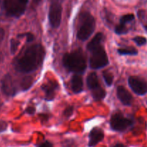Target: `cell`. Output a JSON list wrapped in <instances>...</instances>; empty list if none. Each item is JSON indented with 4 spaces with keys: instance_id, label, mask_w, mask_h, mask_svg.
Returning <instances> with one entry per match:
<instances>
[{
    "instance_id": "obj_1",
    "label": "cell",
    "mask_w": 147,
    "mask_h": 147,
    "mask_svg": "<svg viewBox=\"0 0 147 147\" xmlns=\"http://www.w3.org/2000/svg\"><path fill=\"white\" fill-rule=\"evenodd\" d=\"M45 57V50L40 44L29 47L22 55L15 62V69L20 73H31L42 64Z\"/></svg>"
},
{
    "instance_id": "obj_2",
    "label": "cell",
    "mask_w": 147,
    "mask_h": 147,
    "mask_svg": "<svg viewBox=\"0 0 147 147\" xmlns=\"http://www.w3.org/2000/svg\"><path fill=\"white\" fill-rule=\"evenodd\" d=\"M63 63L66 69L76 74H81L86 69V60L80 50L66 53L63 56Z\"/></svg>"
},
{
    "instance_id": "obj_3",
    "label": "cell",
    "mask_w": 147,
    "mask_h": 147,
    "mask_svg": "<svg viewBox=\"0 0 147 147\" xmlns=\"http://www.w3.org/2000/svg\"><path fill=\"white\" fill-rule=\"evenodd\" d=\"M95 27L94 17L88 12L83 13L80 17V24L77 32L78 39L81 41L88 40L94 32Z\"/></svg>"
},
{
    "instance_id": "obj_4",
    "label": "cell",
    "mask_w": 147,
    "mask_h": 147,
    "mask_svg": "<svg viewBox=\"0 0 147 147\" xmlns=\"http://www.w3.org/2000/svg\"><path fill=\"white\" fill-rule=\"evenodd\" d=\"M28 0H4V7L10 17H20L27 8Z\"/></svg>"
},
{
    "instance_id": "obj_5",
    "label": "cell",
    "mask_w": 147,
    "mask_h": 147,
    "mask_svg": "<svg viewBox=\"0 0 147 147\" xmlns=\"http://www.w3.org/2000/svg\"><path fill=\"white\" fill-rule=\"evenodd\" d=\"M90 66L93 69H100L109 64V57L101 45L91 52Z\"/></svg>"
},
{
    "instance_id": "obj_6",
    "label": "cell",
    "mask_w": 147,
    "mask_h": 147,
    "mask_svg": "<svg viewBox=\"0 0 147 147\" xmlns=\"http://www.w3.org/2000/svg\"><path fill=\"white\" fill-rule=\"evenodd\" d=\"M134 121L131 119L123 116L121 113H117L113 115L111 119V127L116 131H124L133 125Z\"/></svg>"
},
{
    "instance_id": "obj_7",
    "label": "cell",
    "mask_w": 147,
    "mask_h": 147,
    "mask_svg": "<svg viewBox=\"0 0 147 147\" xmlns=\"http://www.w3.org/2000/svg\"><path fill=\"white\" fill-rule=\"evenodd\" d=\"M62 18V7L60 3L54 1L50 5L49 10V21L53 28L60 26Z\"/></svg>"
},
{
    "instance_id": "obj_8",
    "label": "cell",
    "mask_w": 147,
    "mask_h": 147,
    "mask_svg": "<svg viewBox=\"0 0 147 147\" xmlns=\"http://www.w3.org/2000/svg\"><path fill=\"white\" fill-rule=\"evenodd\" d=\"M129 87L138 96L147 94V82L136 76H131L128 80Z\"/></svg>"
},
{
    "instance_id": "obj_9",
    "label": "cell",
    "mask_w": 147,
    "mask_h": 147,
    "mask_svg": "<svg viewBox=\"0 0 147 147\" xmlns=\"http://www.w3.org/2000/svg\"><path fill=\"white\" fill-rule=\"evenodd\" d=\"M1 90L7 96H13L15 95L17 92L15 85L10 75L7 74L1 80Z\"/></svg>"
},
{
    "instance_id": "obj_10",
    "label": "cell",
    "mask_w": 147,
    "mask_h": 147,
    "mask_svg": "<svg viewBox=\"0 0 147 147\" xmlns=\"http://www.w3.org/2000/svg\"><path fill=\"white\" fill-rule=\"evenodd\" d=\"M104 139V132L100 128L96 127L91 130L89 134L88 146L93 147Z\"/></svg>"
},
{
    "instance_id": "obj_11",
    "label": "cell",
    "mask_w": 147,
    "mask_h": 147,
    "mask_svg": "<svg viewBox=\"0 0 147 147\" xmlns=\"http://www.w3.org/2000/svg\"><path fill=\"white\" fill-rule=\"evenodd\" d=\"M117 96L121 102L125 106H131L133 102L132 95L126 88L122 86L117 88Z\"/></svg>"
},
{
    "instance_id": "obj_12",
    "label": "cell",
    "mask_w": 147,
    "mask_h": 147,
    "mask_svg": "<svg viewBox=\"0 0 147 147\" xmlns=\"http://www.w3.org/2000/svg\"><path fill=\"white\" fill-rule=\"evenodd\" d=\"M58 88V84L55 80H50L48 83L44 84L42 87L45 94V99L47 100H52L55 96V90Z\"/></svg>"
},
{
    "instance_id": "obj_13",
    "label": "cell",
    "mask_w": 147,
    "mask_h": 147,
    "mask_svg": "<svg viewBox=\"0 0 147 147\" xmlns=\"http://www.w3.org/2000/svg\"><path fill=\"white\" fill-rule=\"evenodd\" d=\"M72 90L75 93H79L83 90V83L82 77L78 74H76L72 77L71 79Z\"/></svg>"
},
{
    "instance_id": "obj_14",
    "label": "cell",
    "mask_w": 147,
    "mask_h": 147,
    "mask_svg": "<svg viewBox=\"0 0 147 147\" xmlns=\"http://www.w3.org/2000/svg\"><path fill=\"white\" fill-rule=\"evenodd\" d=\"M103 39V33L98 32L94 36L93 39H92L91 41L88 43L87 46V48L89 51L91 53L92 51H93L94 50H96V48H98V47L100 46V43H101L102 40Z\"/></svg>"
},
{
    "instance_id": "obj_15",
    "label": "cell",
    "mask_w": 147,
    "mask_h": 147,
    "mask_svg": "<svg viewBox=\"0 0 147 147\" xmlns=\"http://www.w3.org/2000/svg\"><path fill=\"white\" fill-rule=\"evenodd\" d=\"M87 85L88 87L90 90H93L96 88L100 86L98 81V78L96 73H91L87 77Z\"/></svg>"
},
{
    "instance_id": "obj_16",
    "label": "cell",
    "mask_w": 147,
    "mask_h": 147,
    "mask_svg": "<svg viewBox=\"0 0 147 147\" xmlns=\"http://www.w3.org/2000/svg\"><path fill=\"white\" fill-rule=\"evenodd\" d=\"M92 91V96H93V98L96 100H101L103 99L106 96V91L103 88L100 86L96 88L95 89L91 90Z\"/></svg>"
},
{
    "instance_id": "obj_17",
    "label": "cell",
    "mask_w": 147,
    "mask_h": 147,
    "mask_svg": "<svg viewBox=\"0 0 147 147\" xmlns=\"http://www.w3.org/2000/svg\"><path fill=\"white\" fill-rule=\"evenodd\" d=\"M33 83V78L32 76H25L21 81V88L22 90H27L31 88Z\"/></svg>"
},
{
    "instance_id": "obj_18",
    "label": "cell",
    "mask_w": 147,
    "mask_h": 147,
    "mask_svg": "<svg viewBox=\"0 0 147 147\" xmlns=\"http://www.w3.org/2000/svg\"><path fill=\"white\" fill-rule=\"evenodd\" d=\"M118 53L121 55H136L138 51L134 47H125V48H119Z\"/></svg>"
},
{
    "instance_id": "obj_19",
    "label": "cell",
    "mask_w": 147,
    "mask_h": 147,
    "mask_svg": "<svg viewBox=\"0 0 147 147\" xmlns=\"http://www.w3.org/2000/svg\"><path fill=\"white\" fill-rule=\"evenodd\" d=\"M103 77L104 78L105 82H106V85L109 86H111L113 83V76L110 72L109 71H104L103 73Z\"/></svg>"
},
{
    "instance_id": "obj_20",
    "label": "cell",
    "mask_w": 147,
    "mask_h": 147,
    "mask_svg": "<svg viewBox=\"0 0 147 147\" xmlns=\"http://www.w3.org/2000/svg\"><path fill=\"white\" fill-rule=\"evenodd\" d=\"M20 44V42L19 40H16V39H11L10 41V51H11V54L14 55L17 52Z\"/></svg>"
},
{
    "instance_id": "obj_21",
    "label": "cell",
    "mask_w": 147,
    "mask_h": 147,
    "mask_svg": "<svg viewBox=\"0 0 147 147\" xmlns=\"http://www.w3.org/2000/svg\"><path fill=\"white\" fill-rule=\"evenodd\" d=\"M128 31H129V30L126 27V24H121V23L120 24H119V25L116 26V28H115V32L118 34H126L128 32Z\"/></svg>"
},
{
    "instance_id": "obj_22",
    "label": "cell",
    "mask_w": 147,
    "mask_h": 147,
    "mask_svg": "<svg viewBox=\"0 0 147 147\" xmlns=\"http://www.w3.org/2000/svg\"><path fill=\"white\" fill-rule=\"evenodd\" d=\"M133 41L139 46H143L147 43L146 37H142V36H136V37H134Z\"/></svg>"
},
{
    "instance_id": "obj_23",
    "label": "cell",
    "mask_w": 147,
    "mask_h": 147,
    "mask_svg": "<svg viewBox=\"0 0 147 147\" xmlns=\"http://www.w3.org/2000/svg\"><path fill=\"white\" fill-rule=\"evenodd\" d=\"M134 19H135V17L133 14H126V15H123V17H121V18L120 19V22L121 24H126V23L133 21Z\"/></svg>"
},
{
    "instance_id": "obj_24",
    "label": "cell",
    "mask_w": 147,
    "mask_h": 147,
    "mask_svg": "<svg viewBox=\"0 0 147 147\" xmlns=\"http://www.w3.org/2000/svg\"><path fill=\"white\" fill-rule=\"evenodd\" d=\"M24 36H25L26 38H27V42H32L34 40V36L33 35L32 33H24V34H19L18 35V37H24Z\"/></svg>"
},
{
    "instance_id": "obj_25",
    "label": "cell",
    "mask_w": 147,
    "mask_h": 147,
    "mask_svg": "<svg viewBox=\"0 0 147 147\" xmlns=\"http://www.w3.org/2000/svg\"><path fill=\"white\" fill-rule=\"evenodd\" d=\"M73 111H74V109H73V106H68V107H67L65 109L63 114H64V116H65L66 118H68L72 116V114H73Z\"/></svg>"
},
{
    "instance_id": "obj_26",
    "label": "cell",
    "mask_w": 147,
    "mask_h": 147,
    "mask_svg": "<svg viewBox=\"0 0 147 147\" xmlns=\"http://www.w3.org/2000/svg\"><path fill=\"white\" fill-rule=\"evenodd\" d=\"M63 147H74L75 142L73 140H70V139H67V140L64 141L62 144Z\"/></svg>"
},
{
    "instance_id": "obj_27",
    "label": "cell",
    "mask_w": 147,
    "mask_h": 147,
    "mask_svg": "<svg viewBox=\"0 0 147 147\" xmlns=\"http://www.w3.org/2000/svg\"><path fill=\"white\" fill-rule=\"evenodd\" d=\"M7 128V123L4 121H0V133L4 131Z\"/></svg>"
},
{
    "instance_id": "obj_28",
    "label": "cell",
    "mask_w": 147,
    "mask_h": 147,
    "mask_svg": "<svg viewBox=\"0 0 147 147\" xmlns=\"http://www.w3.org/2000/svg\"><path fill=\"white\" fill-rule=\"evenodd\" d=\"M26 112L29 114H34L35 113V108L33 106H29L26 109Z\"/></svg>"
},
{
    "instance_id": "obj_29",
    "label": "cell",
    "mask_w": 147,
    "mask_h": 147,
    "mask_svg": "<svg viewBox=\"0 0 147 147\" xmlns=\"http://www.w3.org/2000/svg\"><path fill=\"white\" fill-rule=\"evenodd\" d=\"M39 147H53V144L51 142H48V141H45L43 143H42L39 146Z\"/></svg>"
},
{
    "instance_id": "obj_30",
    "label": "cell",
    "mask_w": 147,
    "mask_h": 147,
    "mask_svg": "<svg viewBox=\"0 0 147 147\" xmlns=\"http://www.w3.org/2000/svg\"><path fill=\"white\" fill-rule=\"evenodd\" d=\"M4 37V31L2 28H0V43L2 42Z\"/></svg>"
},
{
    "instance_id": "obj_31",
    "label": "cell",
    "mask_w": 147,
    "mask_h": 147,
    "mask_svg": "<svg viewBox=\"0 0 147 147\" xmlns=\"http://www.w3.org/2000/svg\"><path fill=\"white\" fill-rule=\"evenodd\" d=\"M111 147H128V146H126V145L123 144L118 143V144H115V145H113V146H112Z\"/></svg>"
},
{
    "instance_id": "obj_32",
    "label": "cell",
    "mask_w": 147,
    "mask_h": 147,
    "mask_svg": "<svg viewBox=\"0 0 147 147\" xmlns=\"http://www.w3.org/2000/svg\"><path fill=\"white\" fill-rule=\"evenodd\" d=\"M3 60V56H2V54H1V53H0V63H1V62Z\"/></svg>"
},
{
    "instance_id": "obj_33",
    "label": "cell",
    "mask_w": 147,
    "mask_h": 147,
    "mask_svg": "<svg viewBox=\"0 0 147 147\" xmlns=\"http://www.w3.org/2000/svg\"><path fill=\"white\" fill-rule=\"evenodd\" d=\"M34 1H35V2H38V1H40V0H34Z\"/></svg>"
},
{
    "instance_id": "obj_34",
    "label": "cell",
    "mask_w": 147,
    "mask_h": 147,
    "mask_svg": "<svg viewBox=\"0 0 147 147\" xmlns=\"http://www.w3.org/2000/svg\"><path fill=\"white\" fill-rule=\"evenodd\" d=\"M144 29L147 31V26H144Z\"/></svg>"
},
{
    "instance_id": "obj_35",
    "label": "cell",
    "mask_w": 147,
    "mask_h": 147,
    "mask_svg": "<svg viewBox=\"0 0 147 147\" xmlns=\"http://www.w3.org/2000/svg\"><path fill=\"white\" fill-rule=\"evenodd\" d=\"M146 103H147V102H146Z\"/></svg>"
}]
</instances>
